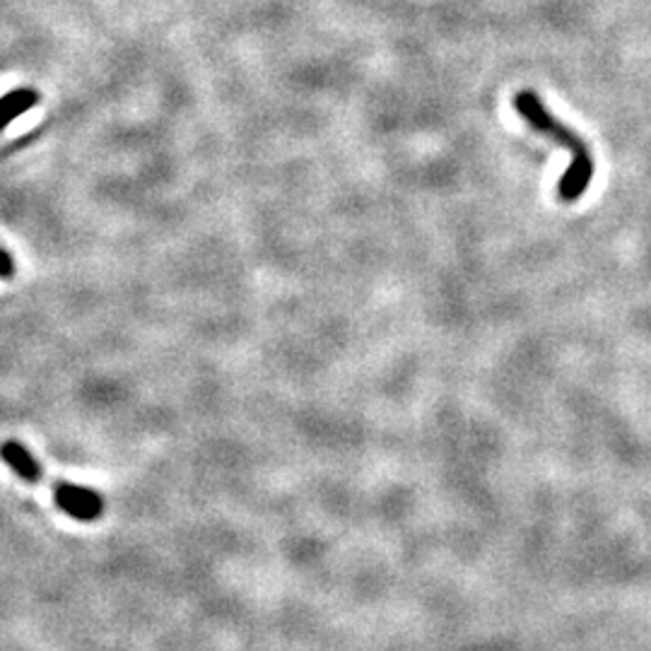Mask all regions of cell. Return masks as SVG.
Segmentation results:
<instances>
[{"instance_id": "obj_1", "label": "cell", "mask_w": 651, "mask_h": 651, "mask_svg": "<svg viewBox=\"0 0 651 651\" xmlns=\"http://www.w3.org/2000/svg\"><path fill=\"white\" fill-rule=\"evenodd\" d=\"M514 107H516V112L522 114V118L534 130L558 140L560 146H565L572 152V162H569L565 176L560 179L558 191H560L562 201H567V203L579 201L581 193L587 191V186H589L593 170H596L591 150H589L587 142H584L575 134V130L567 128L565 124H562V121H558L553 114H550L548 109L543 107V102H540V97L531 90L518 92L514 97Z\"/></svg>"}, {"instance_id": "obj_2", "label": "cell", "mask_w": 651, "mask_h": 651, "mask_svg": "<svg viewBox=\"0 0 651 651\" xmlns=\"http://www.w3.org/2000/svg\"><path fill=\"white\" fill-rule=\"evenodd\" d=\"M53 498H57V504L61 510L77 518V522H95V518H99L104 512L102 494L65 480H59L53 485Z\"/></svg>"}, {"instance_id": "obj_3", "label": "cell", "mask_w": 651, "mask_h": 651, "mask_svg": "<svg viewBox=\"0 0 651 651\" xmlns=\"http://www.w3.org/2000/svg\"><path fill=\"white\" fill-rule=\"evenodd\" d=\"M0 456H3V461L17 473L22 480H27V483L41 480L39 461L32 456L29 451L20 445V441H15V439L3 441V447H0Z\"/></svg>"}, {"instance_id": "obj_4", "label": "cell", "mask_w": 651, "mask_h": 651, "mask_svg": "<svg viewBox=\"0 0 651 651\" xmlns=\"http://www.w3.org/2000/svg\"><path fill=\"white\" fill-rule=\"evenodd\" d=\"M39 104V92L35 90H13L5 97H0V130L13 124L27 109Z\"/></svg>"}, {"instance_id": "obj_5", "label": "cell", "mask_w": 651, "mask_h": 651, "mask_svg": "<svg viewBox=\"0 0 651 651\" xmlns=\"http://www.w3.org/2000/svg\"><path fill=\"white\" fill-rule=\"evenodd\" d=\"M15 273V266H13V259L8 256V253L0 249V278H10V275Z\"/></svg>"}]
</instances>
